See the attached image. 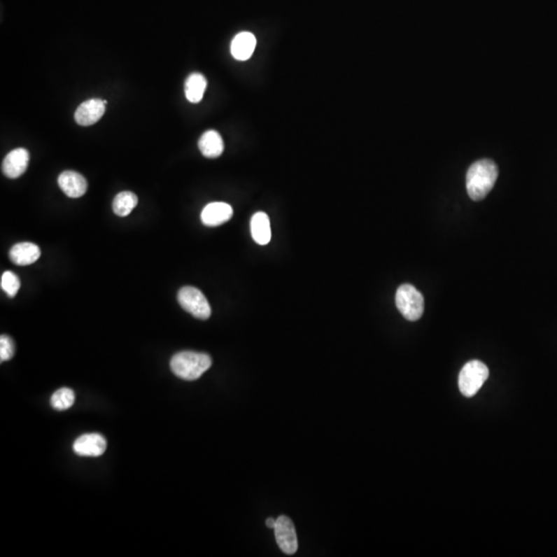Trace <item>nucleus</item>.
Instances as JSON below:
<instances>
[{"label":"nucleus","mask_w":557,"mask_h":557,"mask_svg":"<svg viewBox=\"0 0 557 557\" xmlns=\"http://www.w3.org/2000/svg\"><path fill=\"white\" fill-rule=\"evenodd\" d=\"M498 177V167L495 161L481 160L470 167L467 173V191L469 197L480 202L493 190Z\"/></svg>","instance_id":"obj_1"},{"label":"nucleus","mask_w":557,"mask_h":557,"mask_svg":"<svg viewBox=\"0 0 557 557\" xmlns=\"http://www.w3.org/2000/svg\"><path fill=\"white\" fill-rule=\"evenodd\" d=\"M212 367V358L206 353L183 351L173 356L171 369L183 380L193 381L202 377Z\"/></svg>","instance_id":"obj_2"},{"label":"nucleus","mask_w":557,"mask_h":557,"mask_svg":"<svg viewBox=\"0 0 557 557\" xmlns=\"http://www.w3.org/2000/svg\"><path fill=\"white\" fill-rule=\"evenodd\" d=\"M488 376L489 369L486 365L479 360L469 361L459 373V390L465 397H474L486 382Z\"/></svg>","instance_id":"obj_3"},{"label":"nucleus","mask_w":557,"mask_h":557,"mask_svg":"<svg viewBox=\"0 0 557 557\" xmlns=\"http://www.w3.org/2000/svg\"><path fill=\"white\" fill-rule=\"evenodd\" d=\"M395 304L400 314L409 321H417L423 315V295L413 285L404 284L398 287Z\"/></svg>","instance_id":"obj_4"},{"label":"nucleus","mask_w":557,"mask_h":557,"mask_svg":"<svg viewBox=\"0 0 557 557\" xmlns=\"http://www.w3.org/2000/svg\"><path fill=\"white\" fill-rule=\"evenodd\" d=\"M178 300L181 306L195 318L206 320L210 318L212 314V309L208 299L204 293L195 287L186 286L181 288L178 293Z\"/></svg>","instance_id":"obj_5"},{"label":"nucleus","mask_w":557,"mask_h":557,"mask_svg":"<svg viewBox=\"0 0 557 557\" xmlns=\"http://www.w3.org/2000/svg\"><path fill=\"white\" fill-rule=\"evenodd\" d=\"M276 541L280 549L288 556H292L297 551V537L295 524L288 516L282 515L277 519L275 528Z\"/></svg>","instance_id":"obj_6"},{"label":"nucleus","mask_w":557,"mask_h":557,"mask_svg":"<svg viewBox=\"0 0 557 557\" xmlns=\"http://www.w3.org/2000/svg\"><path fill=\"white\" fill-rule=\"evenodd\" d=\"M29 160V152L27 150L23 148L13 150L2 162V173L10 179H17L25 173Z\"/></svg>","instance_id":"obj_7"},{"label":"nucleus","mask_w":557,"mask_h":557,"mask_svg":"<svg viewBox=\"0 0 557 557\" xmlns=\"http://www.w3.org/2000/svg\"><path fill=\"white\" fill-rule=\"evenodd\" d=\"M106 104V101L101 99H89L83 102L76 111V122L80 126L93 125L104 116Z\"/></svg>","instance_id":"obj_8"},{"label":"nucleus","mask_w":557,"mask_h":557,"mask_svg":"<svg viewBox=\"0 0 557 557\" xmlns=\"http://www.w3.org/2000/svg\"><path fill=\"white\" fill-rule=\"evenodd\" d=\"M232 215L234 211L230 204L225 202H212L202 210L200 218L204 225L215 227L230 221Z\"/></svg>","instance_id":"obj_9"},{"label":"nucleus","mask_w":557,"mask_h":557,"mask_svg":"<svg viewBox=\"0 0 557 557\" xmlns=\"http://www.w3.org/2000/svg\"><path fill=\"white\" fill-rule=\"evenodd\" d=\"M106 449V439L99 434L84 435L73 444V451L80 456H100Z\"/></svg>","instance_id":"obj_10"},{"label":"nucleus","mask_w":557,"mask_h":557,"mask_svg":"<svg viewBox=\"0 0 557 557\" xmlns=\"http://www.w3.org/2000/svg\"><path fill=\"white\" fill-rule=\"evenodd\" d=\"M61 190L71 199H78L86 193L88 184L80 174L73 171H63L58 178Z\"/></svg>","instance_id":"obj_11"},{"label":"nucleus","mask_w":557,"mask_h":557,"mask_svg":"<svg viewBox=\"0 0 557 557\" xmlns=\"http://www.w3.org/2000/svg\"><path fill=\"white\" fill-rule=\"evenodd\" d=\"M256 48V38L251 32H241L232 40V55L239 61L250 59Z\"/></svg>","instance_id":"obj_12"},{"label":"nucleus","mask_w":557,"mask_h":557,"mask_svg":"<svg viewBox=\"0 0 557 557\" xmlns=\"http://www.w3.org/2000/svg\"><path fill=\"white\" fill-rule=\"evenodd\" d=\"M41 258V249L32 243H19L13 246L10 251V258L15 265H29Z\"/></svg>","instance_id":"obj_13"},{"label":"nucleus","mask_w":557,"mask_h":557,"mask_svg":"<svg viewBox=\"0 0 557 557\" xmlns=\"http://www.w3.org/2000/svg\"><path fill=\"white\" fill-rule=\"evenodd\" d=\"M250 225H251L252 238L258 245H267L271 241V222L265 213L258 212L254 214Z\"/></svg>","instance_id":"obj_14"},{"label":"nucleus","mask_w":557,"mask_h":557,"mask_svg":"<svg viewBox=\"0 0 557 557\" xmlns=\"http://www.w3.org/2000/svg\"><path fill=\"white\" fill-rule=\"evenodd\" d=\"M199 148L202 155L206 157H219L223 153V139L216 130H208L199 139Z\"/></svg>","instance_id":"obj_15"},{"label":"nucleus","mask_w":557,"mask_h":557,"mask_svg":"<svg viewBox=\"0 0 557 557\" xmlns=\"http://www.w3.org/2000/svg\"><path fill=\"white\" fill-rule=\"evenodd\" d=\"M206 89V80L202 73H195L189 76L185 82L186 99L192 104H199L204 97Z\"/></svg>","instance_id":"obj_16"},{"label":"nucleus","mask_w":557,"mask_h":557,"mask_svg":"<svg viewBox=\"0 0 557 557\" xmlns=\"http://www.w3.org/2000/svg\"><path fill=\"white\" fill-rule=\"evenodd\" d=\"M138 197L129 191L119 193L113 202V210L120 217H126L138 206Z\"/></svg>","instance_id":"obj_17"},{"label":"nucleus","mask_w":557,"mask_h":557,"mask_svg":"<svg viewBox=\"0 0 557 557\" xmlns=\"http://www.w3.org/2000/svg\"><path fill=\"white\" fill-rule=\"evenodd\" d=\"M75 402V393L69 388H60L51 398V404L55 410L64 411L71 408Z\"/></svg>","instance_id":"obj_18"},{"label":"nucleus","mask_w":557,"mask_h":557,"mask_svg":"<svg viewBox=\"0 0 557 557\" xmlns=\"http://www.w3.org/2000/svg\"><path fill=\"white\" fill-rule=\"evenodd\" d=\"M21 283L18 276L13 272H4L1 276V288L10 297H14L20 289Z\"/></svg>","instance_id":"obj_19"},{"label":"nucleus","mask_w":557,"mask_h":557,"mask_svg":"<svg viewBox=\"0 0 557 557\" xmlns=\"http://www.w3.org/2000/svg\"><path fill=\"white\" fill-rule=\"evenodd\" d=\"M14 354V341L10 337L4 336V334L0 337V360H1V362L10 360V359L13 358Z\"/></svg>","instance_id":"obj_20"},{"label":"nucleus","mask_w":557,"mask_h":557,"mask_svg":"<svg viewBox=\"0 0 557 557\" xmlns=\"http://www.w3.org/2000/svg\"><path fill=\"white\" fill-rule=\"evenodd\" d=\"M276 522H277V519H274V518H269V519H267V522H265V523H267V528H273L274 530V528H275L276 526Z\"/></svg>","instance_id":"obj_21"}]
</instances>
